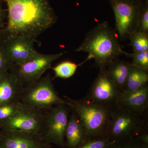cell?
Returning a JSON list of instances; mask_svg holds the SVG:
<instances>
[{"instance_id": "1", "label": "cell", "mask_w": 148, "mask_h": 148, "mask_svg": "<svg viewBox=\"0 0 148 148\" xmlns=\"http://www.w3.org/2000/svg\"><path fill=\"white\" fill-rule=\"evenodd\" d=\"M8 9L5 37L26 35L36 38L57 21L48 0H4Z\"/></svg>"}, {"instance_id": "2", "label": "cell", "mask_w": 148, "mask_h": 148, "mask_svg": "<svg viewBox=\"0 0 148 148\" xmlns=\"http://www.w3.org/2000/svg\"><path fill=\"white\" fill-rule=\"evenodd\" d=\"M119 42L114 30L107 21L99 23L86 34L76 51L88 53L86 61L95 60L94 66L100 70H105L116 61L125 51Z\"/></svg>"}, {"instance_id": "3", "label": "cell", "mask_w": 148, "mask_h": 148, "mask_svg": "<svg viewBox=\"0 0 148 148\" xmlns=\"http://www.w3.org/2000/svg\"><path fill=\"white\" fill-rule=\"evenodd\" d=\"M148 130L147 114H141L119 105L111 107L105 136L112 142L137 137Z\"/></svg>"}, {"instance_id": "4", "label": "cell", "mask_w": 148, "mask_h": 148, "mask_svg": "<svg viewBox=\"0 0 148 148\" xmlns=\"http://www.w3.org/2000/svg\"><path fill=\"white\" fill-rule=\"evenodd\" d=\"M67 106L82 123L87 138L105 136L110 119L111 107L95 103L86 97L79 100L66 97Z\"/></svg>"}, {"instance_id": "5", "label": "cell", "mask_w": 148, "mask_h": 148, "mask_svg": "<svg viewBox=\"0 0 148 148\" xmlns=\"http://www.w3.org/2000/svg\"><path fill=\"white\" fill-rule=\"evenodd\" d=\"M19 100L27 107L44 112L59 105L67 106L66 99L59 97L49 75L24 86Z\"/></svg>"}, {"instance_id": "6", "label": "cell", "mask_w": 148, "mask_h": 148, "mask_svg": "<svg viewBox=\"0 0 148 148\" xmlns=\"http://www.w3.org/2000/svg\"><path fill=\"white\" fill-rule=\"evenodd\" d=\"M46 112L24 106L15 114L0 122V129L37 135L40 138L45 125Z\"/></svg>"}, {"instance_id": "7", "label": "cell", "mask_w": 148, "mask_h": 148, "mask_svg": "<svg viewBox=\"0 0 148 148\" xmlns=\"http://www.w3.org/2000/svg\"><path fill=\"white\" fill-rule=\"evenodd\" d=\"M115 19L114 31L119 40L129 39L138 30V19L143 2L139 0L109 1Z\"/></svg>"}, {"instance_id": "8", "label": "cell", "mask_w": 148, "mask_h": 148, "mask_svg": "<svg viewBox=\"0 0 148 148\" xmlns=\"http://www.w3.org/2000/svg\"><path fill=\"white\" fill-rule=\"evenodd\" d=\"M67 106H55L46 112L44 129L40 138L48 144L65 148V134L69 119Z\"/></svg>"}, {"instance_id": "9", "label": "cell", "mask_w": 148, "mask_h": 148, "mask_svg": "<svg viewBox=\"0 0 148 148\" xmlns=\"http://www.w3.org/2000/svg\"><path fill=\"white\" fill-rule=\"evenodd\" d=\"M63 53L45 54L38 52L28 61L17 65H14L10 71L18 77L24 86L38 81L52 63L60 58Z\"/></svg>"}, {"instance_id": "10", "label": "cell", "mask_w": 148, "mask_h": 148, "mask_svg": "<svg viewBox=\"0 0 148 148\" xmlns=\"http://www.w3.org/2000/svg\"><path fill=\"white\" fill-rule=\"evenodd\" d=\"M121 93L106 69L100 70L86 97L95 103L111 107L116 104Z\"/></svg>"}, {"instance_id": "11", "label": "cell", "mask_w": 148, "mask_h": 148, "mask_svg": "<svg viewBox=\"0 0 148 148\" xmlns=\"http://www.w3.org/2000/svg\"><path fill=\"white\" fill-rule=\"evenodd\" d=\"M36 39L31 36L18 35L5 37L3 40L13 66L22 64L38 53L34 47Z\"/></svg>"}, {"instance_id": "12", "label": "cell", "mask_w": 148, "mask_h": 148, "mask_svg": "<svg viewBox=\"0 0 148 148\" xmlns=\"http://www.w3.org/2000/svg\"><path fill=\"white\" fill-rule=\"evenodd\" d=\"M49 144L39 136L14 131L1 130L0 148H49Z\"/></svg>"}, {"instance_id": "13", "label": "cell", "mask_w": 148, "mask_h": 148, "mask_svg": "<svg viewBox=\"0 0 148 148\" xmlns=\"http://www.w3.org/2000/svg\"><path fill=\"white\" fill-rule=\"evenodd\" d=\"M116 104L121 105L137 113L147 114L148 85L134 91L121 92Z\"/></svg>"}, {"instance_id": "14", "label": "cell", "mask_w": 148, "mask_h": 148, "mask_svg": "<svg viewBox=\"0 0 148 148\" xmlns=\"http://www.w3.org/2000/svg\"><path fill=\"white\" fill-rule=\"evenodd\" d=\"M24 87L23 84L12 72L10 71L0 75V106L19 100Z\"/></svg>"}, {"instance_id": "15", "label": "cell", "mask_w": 148, "mask_h": 148, "mask_svg": "<svg viewBox=\"0 0 148 148\" xmlns=\"http://www.w3.org/2000/svg\"><path fill=\"white\" fill-rule=\"evenodd\" d=\"M87 138L83 125L76 114L72 111L65 132L66 147L68 148H77Z\"/></svg>"}, {"instance_id": "16", "label": "cell", "mask_w": 148, "mask_h": 148, "mask_svg": "<svg viewBox=\"0 0 148 148\" xmlns=\"http://www.w3.org/2000/svg\"><path fill=\"white\" fill-rule=\"evenodd\" d=\"M130 64L117 60L107 68V71L121 92L124 91Z\"/></svg>"}, {"instance_id": "17", "label": "cell", "mask_w": 148, "mask_h": 148, "mask_svg": "<svg viewBox=\"0 0 148 148\" xmlns=\"http://www.w3.org/2000/svg\"><path fill=\"white\" fill-rule=\"evenodd\" d=\"M148 82V71L130 64L124 91L138 90L147 84Z\"/></svg>"}, {"instance_id": "18", "label": "cell", "mask_w": 148, "mask_h": 148, "mask_svg": "<svg viewBox=\"0 0 148 148\" xmlns=\"http://www.w3.org/2000/svg\"><path fill=\"white\" fill-rule=\"evenodd\" d=\"M80 65L81 64H77L72 61H66L61 62L51 69L56 77L67 79L73 75Z\"/></svg>"}, {"instance_id": "19", "label": "cell", "mask_w": 148, "mask_h": 148, "mask_svg": "<svg viewBox=\"0 0 148 148\" xmlns=\"http://www.w3.org/2000/svg\"><path fill=\"white\" fill-rule=\"evenodd\" d=\"M129 45L133 48V52L148 51V34L136 31L130 35Z\"/></svg>"}, {"instance_id": "20", "label": "cell", "mask_w": 148, "mask_h": 148, "mask_svg": "<svg viewBox=\"0 0 148 148\" xmlns=\"http://www.w3.org/2000/svg\"><path fill=\"white\" fill-rule=\"evenodd\" d=\"M24 106L19 100L0 106V122L8 119L15 114Z\"/></svg>"}, {"instance_id": "21", "label": "cell", "mask_w": 148, "mask_h": 148, "mask_svg": "<svg viewBox=\"0 0 148 148\" xmlns=\"http://www.w3.org/2000/svg\"><path fill=\"white\" fill-rule=\"evenodd\" d=\"M113 142L106 136L98 138H87L76 148H109Z\"/></svg>"}, {"instance_id": "22", "label": "cell", "mask_w": 148, "mask_h": 148, "mask_svg": "<svg viewBox=\"0 0 148 148\" xmlns=\"http://www.w3.org/2000/svg\"><path fill=\"white\" fill-rule=\"evenodd\" d=\"M109 148H148V146L137 137H133L113 142Z\"/></svg>"}, {"instance_id": "23", "label": "cell", "mask_w": 148, "mask_h": 148, "mask_svg": "<svg viewBox=\"0 0 148 148\" xmlns=\"http://www.w3.org/2000/svg\"><path fill=\"white\" fill-rule=\"evenodd\" d=\"M125 55L132 59V65L140 69L148 71V51L143 52H133L128 53L125 52Z\"/></svg>"}, {"instance_id": "24", "label": "cell", "mask_w": 148, "mask_h": 148, "mask_svg": "<svg viewBox=\"0 0 148 148\" xmlns=\"http://www.w3.org/2000/svg\"><path fill=\"white\" fill-rule=\"evenodd\" d=\"M13 65L10 60L4 45L0 40V75L10 71Z\"/></svg>"}, {"instance_id": "25", "label": "cell", "mask_w": 148, "mask_h": 148, "mask_svg": "<svg viewBox=\"0 0 148 148\" xmlns=\"http://www.w3.org/2000/svg\"><path fill=\"white\" fill-rule=\"evenodd\" d=\"M137 31L148 34V1L143 3L142 4Z\"/></svg>"}, {"instance_id": "26", "label": "cell", "mask_w": 148, "mask_h": 148, "mask_svg": "<svg viewBox=\"0 0 148 148\" xmlns=\"http://www.w3.org/2000/svg\"><path fill=\"white\" fill-rule=\"evenodd\" d=\"M3 16L4 12L2 8L1 5V2H0V24L1 23L2 21H3Z\"/></svg>"}, {"instance_id": "27", "label": "cell", "mask_w": 148, "mask_h": 148, "mask_svg": "<svg viewBox=\"0 0 148 148\" xmlns=\"http://www.w3.org/2000/svg\"><path fill=\"white\" fill-rule=\"evenodd\" d=\"M140 1L144 3L145 2L147 1L148 0H139Z\"/></svg>"}, {"instance_id": "28", "label": "cell", "mask_w": 148, "mask_h": 148, "mask_svg": "<svg viewBox=\"0 0 148 148\" xmlns=\"http://www.w3.org/2000/svg\"><path fill=\"white\" fill-rule=\"evenodd\" d=\"M112 1V0H109V1Z\"/></svg>"}]
</instances>
